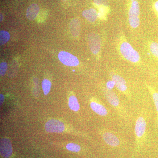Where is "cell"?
<instances>
[{
  "label": "cell",
  "instance_id": "obj_1",
  "mask_svg": "<svg viewBox=\"0 0 158 158\" xmlns=\"http://www.w3.org/2000/svg\"><path fill=\"white\" fill-rule=\"evenodd\" d=\"M120 51L122 56L130 62L136 63L140 60V56L138 52L126 41L121 44L120 46Z\"/></svg>",
  "mask_w": 158,
  "mask_h": 158
},
{
  "label": "cell",
  "instance_id": "obj_2",
  "mask_svg": "<svg viewBox=\"0 0 158 158\" xmlns=\"http://www.w3.org/2000/svg\"><path fill=\"white\" fill-rule=\"evenodd\" d=\"M140 7L137 0H132L129 10V22L130 26L134 28L139 27L140 24Z\"/></svg>",
  "mask_w": 158,
  "mask_h": 158
},
{
  "label": "cell",
  "instance_id": "obj_3",
  "mask_svg": "<svg viewBox=\"0 0 158 158\" xmlns=\"http://www.w3.org/2000/svg\"><path fill=\"white\" fill-rule=\"evenodd\" d=\"M106 99L112 106L115 108L118 113L123 115V109L120 105V101L117 94L113 90L107 88H104L103 90Z\"/></svg>",
  "mask_w": 158,
  "mask_h": 158
},
{
  "label": "cell",
  "instance_id": "obj_4",
  "mask_svg": "<svg viewBox=\"0 0 158 158\" xmlns=\"http://www.w3.org/2000/svg\"><path fill=\"white\" fill-rule=\"evenodd\" d=\"M146 130V122L145 118L143 116H139L136 120L135 128L136 140L138 143L144 138Z\"/></svg>",
  "mask_w": 158,
  "mask_h": 158
},
{
  "label": "cell",
  "instance_id": "obj_5",
  "mask_svg": "<svg viewBox=\"0 0 158 158\" xmlns=\"http://www.w3.org/2000/svg\"><path fill=\"white\" fill-rule=\"evenodd\" d=\"M88 43L90 50L94 55H97L101 48V39L98 34L94 33L89 34Z\"/></svg>",
  "mask_w": 158,
  "mask_h": 158
},
{
  "label": "cell",
  "instance_id": "obj_6",
  "mask_svg": "<svg viewBox=\"0 0 158 158\" xmlns=\"http://www.w3.org/2000/svg\"><path fill=\"white\" fill-rule=\"evenodd\" d=\"M111 78L117 89L130 98L131 96L129 92L128 91L126 81L123 78L116 73H112Z\"/></svg>",
  "mask_w": 158,
  "mask_h": 158
},
{
  "label": "cell",
  "instance_id": "obj_7",
  "mask_svg": "<svg viewBox=\"0 0 158 158\" xmlns=\"http://www.w3.org/2000/svg\"><path fill=\"white\" fill-rule=\"evenodd\" d=\"M58 58L60 62L67 66H76L79 64L77 58L67 52H60L58 55Z\"/></svg>",
  "mask_w": 158,
  "mask_h": 158
},
{
  "label": "cell",
  "instance_id": "obj_8",
  "mask_svg": "<svg viewBox=\"0 0 158 158\" xmlns=\"http://www.w3.org/2000/svg\"><path fill=\"white\" fill-rule=\"evenodd\" d=\"M45 129L48 132L61 133L65 130V125L59 120L51 119L46 123Z\"/></svg>",
  "mask_w": 158,
  "mask_h": 158
},
{
  "label": "cell",
  "instance_id": "obj_9",
  "mask_svg": "<svg viewBox=\"0 0 158 158\" xmlns=\"http://www.w3.org/2000/svg\"><path fill=\"white\" fill-rule=\"evenodd\" d=\"M13 152L12 145L10 140L7 138L1 139L0 142V153L3 158H9Z\"/></svg>",
  "mask_w": 158,
  "mask_h": 158
},
{
  "label": "cell",
  "instance_id": "obj_10",
  "mask_svg": "<svg viewBox=\"0 0 158 158\" xmlns=\"http://www.w3.org/2000/svg\"><path fill=\"white\" fill-rule=\"evenodd\" d=\"M101 134L103 139L108 145L113 147L118 146L120 143L119 139L115 134L109 131H103Z\"/></svg>",
  "mask_w": 158,
  "mask_h": 158
},
{
  "label": "cell",
  "instance_id": "obj_11",
  "mask_svg": "<svg viewBox=\"0 0 158 158\" xmlns=\"http://www.w3.org/2000/svg\"><path fill=\"white\" fill-rule=\"evenodd\" d=\"M90 106L94 112L99 116H106L109 114V111L106 108L96 101H92L90 102Z\"/></svg>",
  "mask_w": 158,
  "mask_h": 158
},
{
  "label": "cell",
  "instance_id": "obj_12",
  "mask_svg": "<svg viewBox=\"0 0 158 158\" xmlns=\"http://www.w3.org/2000/svg\"><path fill=\"white\" fill-rule=\"evenodd\" d=\"M39 6L36 4H33L29 6L26 12V16L29 20H34L39 13Z\"/></svg>",
  "mask_w": 158,
  "mask_h": 158
},
{
  "label": "cell",
  "instance_id": "obj_13",
  "mask_svg": "<svg viewBox=\"0 0 158 158\" xmlns=\"http://www.w3.org/2000/svg\"><path fill=\"white\" fill-rule=\"evenodd\" d=\"M69 30L71 34L74 37H77L81 31V22L77 19H73L69 24Z\"/></svg>",
  "mask_w": 158,
  "mask_h": 158
},
{
  "label": "cell",
  "instance_id": "obj_14",
  "mask_svg": "<svg viewBox=\"0 0 158 158\" xmlns=\"http://www.w3.org/2000/svg\"><path fill=\"white\" fill-rule=\"evenodd\" d=\"M82 15L90 22H95L98 16L97 11L94 9H86L82 12Z\"/></svg>",
  "mask_w": 158,
  "mask_h": 158
},
{
  "label": "cell",
  "instance_id": "obj_15",
  "mask_svg": "<svg viewBox=\"0 0 158 158\" xmlns=\"http://www.w3.org/2000/svg\"><path fill=\"white\" fill-rule=\"evenodd\" d=\"M69 106L71 110L75 112H77L80 110V105L76 97L72 95L69 98Z\"/></svg>",
  "mask_w": 158,
  "mask_h": 158
},
{
  "label": "cell",
  "instance_id": "obj_16",
  "mask_svg": "<svg viewBox=\"0 0 158 158\" xmlns=\"http://www.w3.org/2000/svg\"><path fill=\"white\" fill-rule=\"evenodd\" d=\"M148 88L149 90L150 93L151 94L154 102L155 105L156 110L157 111V121L158 122V93L151 86H148Z\"/></svg>",
  "mask_w": 158,
  "mask_h": 158
},
{
  "label": "cell",
  "instance_id": "obj_17",
  "mask_svg": "<svg viewBox=\"0 0 158 158\" xmlns=\"http://www.w3.org/2000/svg\"><path fill=\"white\" fill-rule=\"evenodd\" d=\"M10 34L7 31H0V44L3 45L8 42L10 39Z\"/></svg>",
  "mask_w": 158,
  "mask_h": 158
},
{
  "label": "cell",
  "instance_id": "obj_18",
  "mask_svg": "<svg viewBox=\"0 0 158 158\" xmlns=\"http://www.w3.org/2000/svg\"><path fill=\"white\" fill-rule=\"evenodd\" d=\"M52 84L50 81L46 79H44L42 82V87L44 93L45 95L48 94L50 90Z\"/></svg>",
  "mask_w": 158,
  "mask_h": 158
},
{
  "label": "cell",
  "instance_id": "obj_19",
  "mask_svg": "<svg viewBox=\"0 0 158 158\" xmlns=\"http://www.w3.org/2000/svg\"><path fill=\"white\" fill-rule=\"evenodd\" d=\"M151 53L156 58L158 59V43L157 42H152L149 46Z\"/></svg>",
  "mask_w": 158,
  "mask_h": 158
},
{
  "label": "cell",
  "instance_id": "obj_20",
  "mask_svg": "<svg viewBox=\"0 0 158 158\" xmlns=\"http://www.w3.org/2000/svg\"><path fill=\"white\" fill-rule=\"evenodd\" d=\"M66 148L70 151L77 152L80 151L81 148L78 144L75 143H69L66 145Z\"/></svg>",
  "mask_w": 158,
  "mask_h": 158
},
{
  "label": "cell",
  "instance_id": "obj_21",
  "mask_svg": "<svg viewBox=\"0 0 158 158\" xmlns=\"http://www.w3.org/2000/svg\"><path fill=\"white\" fill-rule=\"evenodd\" d=\"M8 68V65L6 62H1L0 64V75L1 76L5 75Z\"/></svg>",
  "mask_w": 158,
  "mask_h": 158
},
{
  "label": "cell",
  "instance_id": "obj_22",
  "mask_svg": "<svg viewBox=\"0 0 158 158\" xmlns=\"http://www.w3.org/2000/svg\"><path fill=\"white\" fill-rule=\"evenodd\" d=\"M94 3L98 6L106 7L108 6L107 0H94Z\"/></svg>",
  "mask_w": 158,
  "mask_h": 158
},
{
  "label": "cell",
  "instance_id": "obj_23",
  "mask_svg": "<svg viewBox=\"0 0 158 158\" xmlns=\"http://www.w3.org/2000/svg\"><path fill=\"white\" fill-rule=\"evenodd\" d=\"M155 10L156 13H157L158 16V1H157L154 3V5Z\"/></svg>",
  "mask_w": 158,
  "mask_h": 158
},
{
  "label": "cell",
  "instance_id": "obj_24",
  "mask_svg": "<svg viewBox=\"0 0 158 158\" xmlns=\"http://www.w3.org/2000/svg\"><path fill=\"white\" fill-rule=\"evenodd\" d=\"M4 100V97L3 96V94H1V95H0V102H1V105L2 104Z\"/></svg>",
  "mask_w": 158,
  "mask_h": 158
},
{
  "label": "cell",
  "instance_id": "obj_25",
  "mask_svg": "<svg viewBox=\"0 0 158 158\" xmlns=\"http://www.w3.org/2000/svg\"><path fill=\"white\" fill-rule=\"evenodd\" d=\"M0 17H1L0 18H1V19H0L1 22L2 21L3 19V16L2 13H1V14H0Z\"/></svg>",
  "mask_w": 158,
  "mask_h": 158
},
{
  "label": "cell",
  "instance_id": "obj_26",
  "mask_svg": "<svg viewBox=\"0 0 158 158\" xmlns=\"http://www.w3.org/2000/svg\"><path fill=\"white\" fill-rule=\"evenodd\" d=\"M63 1H66V0H63Z\"/></svg>",
  "mask_w": 158,
  "mask_h": 158
}]
</instances>
